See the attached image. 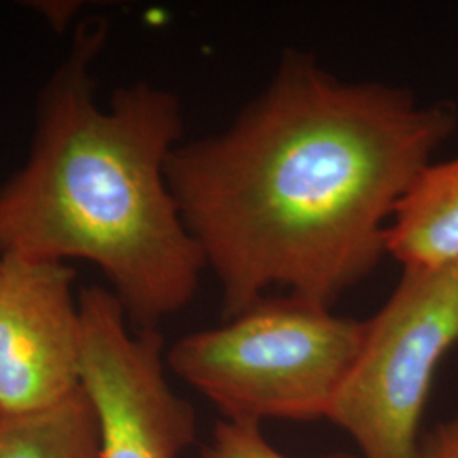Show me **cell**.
<instances>
[{"instance_id":"6da1fadb","label":"cell","mask_w":458,"mask_h":458,"mask_svg":"<svg viewBox=\"0 0 458 458\" xmlns=\"http://www.w3.org/2000/svg\"><path fill=\"white\" fill-rule=\"evenodd\" d=\"M457 119L450 102L344 81L285 49L228 128L182 141L166 165L225 318L272 287L331 310L387 255L397 206Z\"/></svg>"},{"instance_id":"7a4b0ae2","label":"cell","mask_w":458,"mask_h":458,"mask_svg":"<svg viewBox=\"0 0 458 458\" xmlns=\"http://www.w3.org/2000/svg\"><path fill=\"white\" fill-rule=\"evenodd\" d=\"M106 39V21H85L39 96L30 157L0 187V255L92 263L131 327L157 329L206 270L166 179L182 102L136 82L100 106L92 66Z\"/></svg>"},{"instance_id":"3957f363","label":"cell","mask_w":458,"mask_h":458,"mask_svg":"<svg viewBox=\"0 0 458 458\" xmlns=\"http://www.w3.org/2000/svg\"><path fill=\"white\" fill-rule=\"evenodd\" d=\"M365 329L367 319L294 295L263 297L225 325L177 340L166 367L226 420H327Z\"/></svg>"},{"instance_id":"277c9868","label":"cell","mask_w":458,"mask_h":458,"mask_svg":"<svg viewBox=\"0 0 458 458\" xmlns=\"http://www.w3.org/2000/svg\"><path fill=\"white\" fill-rule=\"evenodd\" d=\"M458 344V268L403 267L327 416L361 458H425L420 423L433 377Z\"/></svg>"},{"instance_id":"5b68a950","label":"cell","mask_w":458,"mask_h":458,"mask_svg":"<svg viewBox=\"0 0 458 458\" xmlns=\"http://www.w3.org/2000/svg\"><path fill=\"white\" fill-rule=\"evenodd\" d=\"M82 387L98 414L100 458H181L196 442V411L166 378L158 329H132L115 295L79 294Z\"/></svg>"},{"instance_id":"8992f818","label":"cell","mask_w":458,"mask_h":458,"mask_svg":"<svg viewBox=\"0 0 458 458\" xmlns=\"http://www.w3.org/2000/svg\"><path fill=\"white\" fill-rule=\"evenodd\" d=\"M82 387V314L65 262L0 255V408L43 410Z\"/></svg>"},{"instance_id":"52a82bcc","label":"cell","mask_w":458,"mask_h":458,"mask_svg":"<svg viewBox=\"0 0 458 458\" xmlns=\"http://www.w3.org/2000/svg\"><path fill=\"white\" fill-rule=\"evenodd\" d=\"M387 255L403 267L458 263V157L426 166L401 200L387 233Z\"/></svg>"},{"instance_id":"ba28073f","label":"cell","mask_w":458,"mask_h":458,"mask_svg":"<svg viewBox=\"0 0 458 458\" xmlns=\"http://www.w3.org/2000/svg\"><path fill=\"white\" fill-rule=\"evenodd\" d=\"M0 458H100L98 414L83 387L43 410L2 414Z\"/></svg>"},{"instance_id":"9c48e42d","label":"cell","mask_w":458,"mask_h":458,"mask_svg":"<svg viewBox=\"0 0 458 458\" xmlns=\"http://www.w3.org/2000/svg\"><path fill=\"white\" fill-rule=\"evenodd\" d=\"M200 458H287L263 437L262 428L221 418L214 426L209 442L204 445ZM327 458H361L360 455L336 454Z\"/></svg>"},{"instance_id":"30bf717a","label":"cell","mask_w":458,"mask_h":458,"mask_svg":"<svg viewBox=\"0 0 458 458\" xmlns=\"http://www.w3.org/2000/svg\"><path fill=\"white\" fill-rule=\"evenodd\" d=\"M425 458H458V418L437 426L423 442Z\"/></svg>"},{"instance_id":"8fae6325","label":"cell","mask_w":458,"mask_h":458,"mask_svg":"<svg viewBox=\"0 0 458 458\" xmlns=\"http://www.w3.org/2000/svg\"><path fill=\"white\" fill-rule=\"evenodd\" d=\"M2 414H4V411H2V408H0V418H2Z\"/></svg>"},{"instance_id":"7c38bea8","label":"cell","mask_w":458,"mask_h":458,"mask_svg":"<svg viewBox=\"0 0 458 458\" xmlns=\"http://www.w3.org/2000/svg\"><path fill=\"white\" fill-rule=\"evenodd\" d=\"M457 268H458V263H457Z\"/></svg>"}]
</instances>
